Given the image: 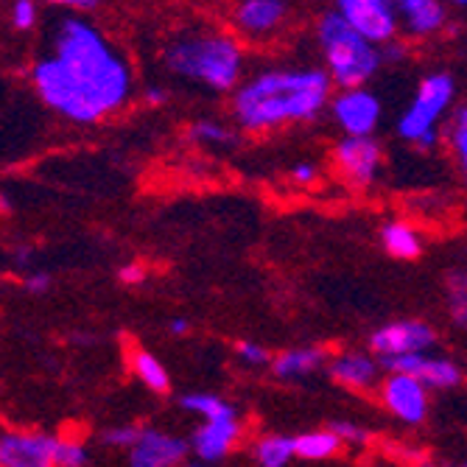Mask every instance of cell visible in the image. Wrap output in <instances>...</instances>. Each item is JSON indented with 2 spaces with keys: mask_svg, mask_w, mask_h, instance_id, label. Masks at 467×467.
<instances>
[{
  "mask_svg": "<svg viewBox=\"0 0 467 467\" xmlns=\"http://www.w3.org/2000/svg\"><path fill=\"white\" fill-rule=\"evenodd\" d=\"M31 84L42 104L78 126L112 118L135 93L126 57L96 23L78 15L57 23L51 51L31 67Z\"/></svg>",
  "mask_w": 467,
  "mask_h": 467,
  "instance_id": "6da1fadb",
  "label": "cell"
},
{
  "mask_svg": "<svg viewBox=\"0 0 467 467\" xmlns=\"http://www.w3.org/2000/svg\"><path fill=\"white\" fill-rule=\"evenodd\" d=\"M333 88L325 67H269L244 78L233 90V120L252 135L311 123L330 107Z\"/></svg>",
  "mask_w": 467,
  "mask_h": 467,
  "instance_id": "7a4b0ae2",
  "label": "cell"
},
{
  "mask_svg": "<svg viewBox=\"0 0 467 467\" xmlns=\"http://www.w3.org/2000/svg\"><path fill=\"white\" fill-rule=\"evenodd\" d=\"M162 65L177 78L210 93H233L244 81V46L227 31L193 28L177 34L162 48Z\"/></svg>",
  "mask_w": 467,
  "mask_h": 467,
  "instance_id": "3957f363",
  "label": "cell"
},
{
  "mask_svg": "<svg viewBox=\"0 0 467 467\" xmlns=\"http://www.w3.org/2000/svg\"><path fill=\"white\" fill-rule=\"evenodd\" d=\"M317 42L325 59V70L330 73L338 90L364 88L384 67V48L356 31L336 9L325 12L317 20Z\"/></svg>",
  "mask_w": 467,
  "mask_h": 467,
  "instance_id": "277c9868",
  "label": "cell"
},
{
  "mask_svg": "<svg viewBox=\"0 0 467 467\" xmlns=\"http://www.w3.org/2000/svg\"><path fill=\"white\" fill-rule=\"evenodd\" d=\"M456 99V81L451 73L437 70L429 73L417 84V90L398 118L400 140L411 143L414 149H434L440 143V126L451 115Z\"/></svg>",
  "mask_w": 467,
  "mask_h": 467,
  "instance_id": "5b68a950",
  "label": "cell"
},
{
  "mask_svg": "<svg viewBox=\"0 0 467 467\" xmlns=\"http://www.w3.org/2000/svg\"><path fill=\"white\" fill-rule=\"evenodd\" d=\"M431 389L422 384V380L411 372H400V369H387L384 380H380L378 395L384 409L403 426H420L429 417V406H431Z\"/></svg>",
  "mask_w": 467,
  "mask_h": 467,
  "instance_id": "8992f818",
  "label": "cell"
},
{
  "mask_svg": "<svg viewBox=\"0 0 467 467\" xmlns=\"http://www.w3.org/2000/svg\"><path fill=\"white\" fill-rule=\"evenodd\" d=\"M333 162L350 185L369 188L384 165V149L372 135H345L333 146Z\"/></svg>",
  "mask_w": 467,
  "mask_h": 467,
  "instance_id": "52a82bcc",
  "label": "cell"
},
{
  "mask_svg": "<svg viewBox=\"0 0 467 467\" xmlns=\"http://www.w3.org/2000/svg\"><path fill=\"white\" fill-rule=\"evenodd\" d=\"M333 9L378 46H387L400 34L395 0H333Z\"/></svg>",
  "mask_w": 467,
  "mask_h": 467,
  "instance_id": "ba28073f",
  "label": "cell"
},
{
  "mask_svg": "<svg viewBox=\"0 0 467 467\" xmlns=\"http://www.w3.org/2000/svg\"><path fill=\"white\" fill-rule=\"evenodd\" d=\"M327 109L342 135H375L380 118H384V104L372 90H367V84L333 96Z\"/></svg>",
  "mask_w": 467,
  "mask_h": 467,
  "instance_id": "9c48e42d",
  "label": "cell"
},
{
  "mask_svg": "<svg viewBox=\"0 0 467 467\" xmlns=\"http://www.w3.org/2000/svg\"><path fill=\"white\" fill-rule=\"evenodd\" d=\"M437 345V330L420 319L387 322L369 336V350L378 358H398L409 353H422Z\"/></svg>",
  "mask_w": 467,
  "mask_h": 467,
  "instance_id": "30bf717a",
  "label": "cell"
},
{
  "mask_svg": "<svg viewBox=\"0 0 467 467\" xmlns=\"http://www.w3.org/2000/svg\"><path fill=\"white\" fill-rule=\"evenodd\" d=\"M291 17V0H235L233 28L238 36L266 42L285 28Z\"/></svg>",
  "mask_w": 467,
  "mask_h": 467,
  "instance_id": "8fae6325",
  "label": "cell"
},
{
  "mask_svg": "<svg viewBox=\"0 0 467 467\" xmlns=\"http://www.w3.org/2000/svg\"><path fill=\"white\" fill-rule=\"evenodd\" d=\"M241 434H244V426H241L238 411L204 417L202 426L191 437V453L204 464L224 462L241 442Z\"/></svg>",
  "mask_w": 467,
  "mask_h": 467,
  "instance_id": "7c38bea8",
  "label": "cell"
},
{
  "mask_svg": "<svg viewBox=\"0 0 467 467\" xmlns=\"http://www.w3.org/2000/svg\"><path fill=\"white\" fill-rule=\"evenodd\" d=\"M57 440L36 431H4L0 467H57Z\"/></svg>",
  "mask_w": 467,
  "mask_h": 467,
  "instance_id": "4fadbf2b",
  "label": "cell"
},
{
  "mask_svg": "<svg viewBox=\"0 0 467 467\" xmlns=\"http://www.w3.org/2000/svg\"><path fill=\"white\" fill-rule=\"evenodd\" d=\"M327 375L338 387H345L350 392H372V389L378 392L380 380L387 375V367L375 353L350 350L327 358Z\"/></svg>",
  "mask_w": 467,
  "mask_h": 467,
  "instance_id": "5bb4252c",
  "label": "cell"
},
{
  "mask_svg": "<svg viewBox=\"0 0 467 467\" xmlns=\"http://www.w3.org/2000/svg\"><path fill=\"white\" fill-rule=\"evenodd\" d=\"M387 369H400V372H411L417 375L429 389H456L462 384V367L456 361H451L448 356H437L431 350L422 353H409V356H398V358H380Z\"/></svg>",
  "mask_w": 467,
  "mask_h": 467,
  "instance_id": "9a60e30c",
  "label": "cell"
},
{
  "mask_svg": "<svg viewBox=\"0 0 467 467\" xmlns=\"http://www.w3.org/2000/svg\"><path fill=\"white\" fill-rule=\"evenodd\" d=\"M191 453V440L165 434L160 429H140L138 442L126 451L132 467H174L182 464Z\"/></svg>",
  "mask_w": 467,
  "mask_h": 467,
  "instance_id": "2e32d148",
  "label": "cell"
},
{
  "mask_svg": "<svg viewBox=\"0 0 467 467\" xmlns=\"http://www.w3.org/2000/svg\"><path fill=\"white\" fill-rule=\"evenodd\" d=\"M400 31L409 36H434L448 23L445 0H395Z\"/></svg>",
  "mask_w": 467,
  "mask_h": 467,
  "instance_id": "e0dca14e",
  "label": "cell"
},
{
  "mask_svg": "<svg viewBox=\"0 0 467 467\" xmlns=\"http://www.w3.org/2000/svg\"><path fill=\"white\" fill-rule=\"evenodd\" d=\"M327 367V353L322 348H294L272 358V372L280 380H300Z\"/></svg>",
  "mask_w": 467,
  "mask_h": 467,
  "instance_id": "ac0fdd59",
  "label": "cell"
},
{
  "mask_svg": "<svg viewBox=\"0 0 467 467\" xmlns=\"http://www.w3.org/2000/svg\"><path fill=\"white\" fill-rule=\"evenodd\" d=\"M380 246L398 261H414L422 254V238H420L417 227H411L409 222H400V219H392L380 227Z\"/></svg>",
  "mask_w": 467,
  "mask_h": 467,
  "instance_id": "d6986e66",
  "label": "cell"
},
{
  "mask_svg": "<svg viewBox=\"0 0 467 467\" xmlns=\"http://www.w3.org/2000/svg\"><path fill=\"white\" fill-rule=\"evenodd\" d=\"M345 448L342 437H338L330 426L319 431H306L300 437H294V456L303 462H325L333 459L338 451Z\"/></svg>",
  "mask_w": 467,
  "mask_h": 467,
  "instance_id": "ffe728a7",
  "label": "cell"
},
{
  "mask_svg": "<svg viewBox=\"0 0 467 467\" xmlns=\"http://www.w3.org/2000/svg\"><path fill=\"white\" fill-rule=\"evenodd\" d=\"M185 138L193 143V146H202V149H233L238 143V135L233 126L222 123V120H210V118H202V120H193L188 126Z\"/></svg>",
  "mask_w": 467,
  "mask_h": 467,
  "instance_id": "44dd1931",
  "label": "cell"
},
{
  "mask_svg": "<svg viewBox=\"0 0 467 467\" xmlns=\"http://www.w3.org/2000/svg\"><path fill=\"white\" fill-rule=\"evenodd\" d=\"M252 456L261 467H283L294 456V437L285 434H266L252 445Z\"/></svg>",
  "mask_w": 467,
  "mask_h": 467,
  "instance_id": "7402d4cb",
  "label": "cell"
},
{
  "mask_svg": "<svg viewBox=\"0 0 467 467\" xmlns=\"http://www.w3.org/2000/svg\"><path fill=\"white\" fill-rule=\"evenodd\" d=\"M132 372H135V378L140 380V384L146 387V389H151V392H168L171 389V378H168V369L151 356V353H146V350H135L132 353Z\"/></svg>",
  "mask_w": 467,
  "mask_h": 467,
  "instance_id": "603a6c76",
  "label": "cell"
},
{
  "mask_svg": "<svg viewBox=\"0 0 467 467\" xmlns=\"http://www.w3.org/2000/svg\"><path fill=\"white\" fill-rule=\"evenodd\" d=\"M448 314L456 327H467V266L448 275Z\"/></svg>",
  "mask_w": 467,
  "mask_h": 467,
  "instance_id": "cb8c5ba5",
  "label": "cell"
},
{
  "mask_svg": "<svg viewBox=\"0 0 467 467\" xmlns=\"http://www.w3.org/2000/svg\"><path fill=\"white\" fill-rule=\"evenodd\" d=\"M180 406L196 417H219V414H230L235 411V406L219 395H210V392H191V395H182L180 398Z\"/></svg>",
  "mask_w": 467,
  "mask_h": 467,
  "instance_id": "d4e9b609",
  "label": "cell"
},
{
  "mask_svg": "<svg viewBox=\"0 0 467 467\" xmlns=\"http://www.w3.org/2000/svg\"><path fill=\"white\" fill-rule=\"evenodd\" d=\"M448 140H451L456 162L462 165V171L467 174V104L453 109L451 123H448Z\"/></svg>",
  "mask_w": 467,
  "mask_h": 467,
  "instance_id": "484cf974",
  "label": "cell"
},
{
  "mask_svg": "<svg viewBox=\"0 0 467 467\" xmlns=\"http://www.w3.org/2000/svg\"><path fill=\"white\" fill-rule=\"evenodd\" d=\"M90 462V453L76 440H57V467H81Z\"/></svg>",
  "mask_w": 467,
  "mask_h": 467,
  "instance_id": "4316f807",
  "label": "cell"
},
{
  "mask_svg": "<svg viewBox=\"0 0 467 467\" xmlns=\"http://www.w3.org/2000/svg\"><path fill=\"white\" fill-rule=\"evenodd\" d=\"M235 356H238V361L246 364V367H272V358H275L264 345L249 342V338H244V342L235 345Z\"/></svg>",
  "mask_w": 467,
  "mask_h": 467,
  "instance_id": "83f0119b",
  "label": "cell"
},
{
  "mask_svg": "<svg viewBox=\"0 0 467 467\" xmlns=\"http://www.w3.org/2000/svg\"><path fill=\"white\" fill-rule=\"evenodd\" d=\"M12 26L17 31H31L39 20V6H36V0H15L12 4Z\"/></svg>",
  "mask_w": 467,
  "mask_h": 467,
  "instance_id": "f1b7e54d",
  "label": "cell"
},
{
  "mask_svg": "<svg viewBox=\"0 0 467 467\" xmlns=\"http://www.w3.org/2000/svg\"><path fill=\"white\" fill-rule=\"evenodd\" d=\"M140 437V426H115L101 434V442L115 448V451H130Z\"/></svg>",
  "mask_w": 467,
  "mask_h": 467,
  "instance_id": "f546056e",
  "label": "cell"
},
{
  "mask_svg": "<svg viewBox=\"0 0 467 467\" xmlns=\"http://www.w3.org/2000/svg\"><path fill=\"white\" fill-rule=\"evenodd\" d=\"M330 429L342 437L345 445H353V448H361L369 442V431L364 426H358V422H350V420H336L330 422Z\"/></svg>",
  "mask_w": 467,
  "mask_h": 467,
  "instance_id": "4dcf8cb0",
  "label": "cell"
},
{
  "mask_svg": "<svg viewBox=\"0 0 467 467\" xmlns=\"http://www.w3.org/2000/svg\"><path fill=\"white\" fill-rule=\"evenodd\" d=\"M317 177H319V171H317V165H311V162H300V165L291 168V180L296 185H314Z\"/></svg>",
  "mask_w": 467,
  "mask_h": 467,
  "instance_id": "1f68e13d",
  "label": "cell"
},
{
  "mask_svg": "<svg viewBox=\"0 0 467 467\" xmlns=\"http://www.w3.org/2000/svg\"><path fill=\"white\" fill-rule=\"evenodd\" d=\"M118 280H120L123 285H140V283L146 280V269H143L140 264H126V266H120Z\"/></svg>",
  "mask_w": 467,
  "mask_h": 467,
  "instance_id": "d6a6232c",
  "label": "cell"
},
{
  "mask_svg": "<svg viewBox=\"0 0 467 467\" xmlns=\"http://www.w3.org/2000/svg\"><path fill=\"white\" fill-rule=\"evenodd\" d=\"M23 285H26L28 294H42V291H48V288H51V277H48L46 272H34V275H28V277L23 280Z\"/></svg>",
  "mask_w": 467,
  "mask_h": 467,
  "instance_id": "836d02e7",
  "label": "cell"
},
{
  "mask_svg": "<svg viewBox=\"0 0 467 467\" xmlns=\"http://www.w3.org/2000/svg\"><path fill=\"white\" fill-rule=\"evenodd\" d=\"M143 99H146L149 107H165L168 99H171V93H168L165 88H160V84H151V88H146Z\"/></svg>",
  "mask_w": 467,
  "mask_h": 467,
  "instance_id": "e575fe53",
  "label": "cell"
},
{
  "mask_svg": "<svg viewBox=\"0 0 467 467\" xmlns=\"http://www.w3.org/2000/svg\"><path fill=\"white\" fill-rule=\"evenodd\" d=\"M168 330H171L174 336H185V333H191V322H188V319H182V317H177V319H171V325H168Z\"/></svg>",
  "mask_w": 467,
  "mask_h": 467,
  "instance_id": "d590c367",
  "label": "cell"
},
{
  "mask_svg": "<svg viewBox=\"0 0 467 467\" xmlns=\"http://www.w3.org/2000/svg\"><path fill=\"white\" fill-rule=\"evenodd\" d=\"M445 4H453V6H467V0H445Z\"/></svg>",
  "mask_w": 467,
  "mask_h": 467,
  "instance_id": "8d00e7d4",
  "label": "cell"
}]
</instances>
